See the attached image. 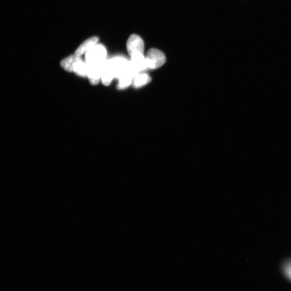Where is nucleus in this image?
I'll list each match as a JSON object with an SVG mask.
<instances>
[{
  "label": "nucleus",
  "instance_id": "nucleus-1",
  "mask_svg": "<svg viewBox=\"0 0 291 291\" xmlns=\"http://www.w3.org/2000/svg\"><path fill=\"white\" fill-rule=\"evenodd\" d=\"M107 50L102 45H96L86 54V63L89 66L102 64L106 61Z\"/></svg>",
  "mask_w": 291,
  "mask_h": 291
},
{
  "label": "nucleus",
  "instance_id": "nucleus-2",
  "mask_svg": "<svg viewBox=\"0 0 291 291\" xmlns=\"http://www.w3.org/2000/svg\"><path fill=\"white\" fill-rule=\"evenodd\" d=\"M145 58L147 69L159 68L165 64L166 60L163 53L156 49H151Z\"/></svg>",
  "mask_w": 291,
  "mask_h": 291
},
{
  "label": "nucleus",
  "instance_id": "nucleus-3",
  "mask_svg": "<svg viewBox=\"0 0 291 291\" xmlns=\"http://www.w3.org/2000/svg\"><path fill=\"white\" fill-rule=\"evenodd\" d=\"M127 49L131 57L137 54H144V43L140 36L132 35L127 42Z\"/></svg>",
  "mask_w": 291,
  "mask_h": 291
},
{
  "label": "nucleus",
  "instance_id": "nucleus-4",
  "mask_svg": "<svg viewBox=\"0 0 291 291\" xmlns=\"http://www.w3.org/2000/svg\"><path fill=\"white\" fill-rule=\"evenodd\" d=\"M104 63L102 64L89 66V69L88 77L90 82L93 86L97 85L100 80L102 75Z\"/></svg>",
  "mask_w": 291,
  "mask_h": 291
},
{
  "label": "nucleus",
  "instance_id": "nucleus-5",
  "mask_svg": "<svg viewBox=\"0 0 291 291\" xmlns=\"http://www.w3.org/2000/svg\"><path fill=\"white\" fill-rule=\"evenodd\" d=\"M99 41L98 37L94 36L91 38H89L78 47V49L75 51L76 56L81 57L82 55L87 54V53L94 46L97 45Z\"/></svg>",
  "mask_w": 291,
  "mask_h": 291
},
{
  "label": "nucleus",
  "instance_id": "nucleus-6",
  "mask_svg": "<svg viewBox=\"0 0 291 291\" xmlns=\"http://www.w3.org/2000/svg\"><path fill=\"white\" fill-rule=\"evenodd\" d=\"M115 78L114 71L109 61H105L102 71L101 81L105 86H109Z\"/></svg>",
  "mask_w": 291,
  "mask_h": 291
},
{
  "label": "nucleus",
  "instance_id": "nucleus-7",
  "mask_svg": "<svg viewBox=\"0 0 291 291\" xmlns=\"http://www.w3.org/2000/svg\"><path fill=\"white\" fill-rule=\"evenodd\" d=\"M81 60L82 59L80 57L76 55H71L63 60L61 62V66L67 71L72 72H73L74 66L78 61Z\"/></svg>",
  "mask_w": 291,
  "mask_h": 291
},
{
  "label": "nucleus",
  "instance_id": "nucleus-8",
  "mask_svg": "<svg viewBox=\"0 0 291 291\" xmlns=\"http://www.w3.org/2000/svg\"><path fill=\"white\" fill-rule=\"evenodd\" d=\"M151 81V78L149 75L146 73L137 74L135 77L133 81L134 87L135 88H139L146 86Z\"/></svg>",
  "mask_w": 291,
  "mask_h": 291
},
{
  "label": "nucleus",
  "instance_id": "nucleus-9",
  "mask_svg": "<svg viewBox=\"0 0 291 291\" xmlns=\"http://www.w3.org/2000/svg\"><path fill=\"white\" fill-rule=\"evenodd\" d=\"M89 69V67L87 63L81 60L78 61L74 66L73 72L79 76L88 77Z\"/></svg>",
  "mask_w": 291,
  "mask_h": 291
},
{
  "label": "nucleus",
  "instance_id": "nucleus-10",
  "mask_svg": "<svg viewBox=\"0 0 291 291\" xmlns=\"http://www.w3.org/2000/svg\"><path fill=\"white\" fill-rule=\"evenodd\" d=\"M285 271L287 276L291 279V262L287 264L285 267Z\"/></svg>",
  "mask_w": 291,
  "mask_h": 291
}]
</instances>
